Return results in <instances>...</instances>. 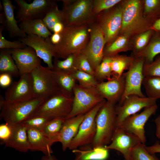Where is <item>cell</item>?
Here are the masks:
<instances>
[{"label":"cell","instance_id":"43","mask_svg":"<svg viewBox=\"0 0 160 160\" xmlns=\"http://www.w3.org/2000/svg\"><path fill=\"white\" fill-rule=\"evenodd\" d=\"M4 27L2 25L0 26V49H21L27 46L20 41H11L6 39L2 35V31Z\"/></svg>","mask_w":160,"mask_h":160},{"label":"cell","instance_id":"12","mask_svg":"<svg viewBox=\"0 0 160 160\" xmlns=\"http://www.w3.org/2000/svg\"><path fill=\"white\" fill-rule=\"evenodd\" d=\"M18 7L16 18L18 22L42 19L50 9L56 4L53 0H34L28 3L24 0H15Z\"/></svg>","mask_w":160,"mask_h":160},{"label":"cell","instance_id":"33","mask_svg":"<svg viewBox=\"0 0 160 160\" xmlns=\"http://www.w3.org/2000/svg\"><path fill=\"white\" fill-rule=\"evenodd\" d=\"M76 55H71L63 60L55 58L52 70L72 74L77 70L76 67Z\"/></svg>","mask_w":160,"mask_h":160},{"label":"cell","instance_id":"16","mask_svg":"<svg viewBox=\"0 0 160 160\" xmlns=\"http://www.w3.org/2000/svg\"><path fill=\"white\" fill-rule=\"evenodd\" d=\"M140 143L141 141L136 135L117 127L111 143L105 148L118 151L123 155L124 160H131L132 149Z\"/></svg>","mask_w":160,"mask_h":160},{"label":"cell","instance_id":"42","mask_svg":"<svg viewBox=\"0 0 160 160\" xmlns=\"http://www.w3.org/2000/svg\"><path fill=\"white\" fill-rule=\"evenodd\" d=\"M144 76H160V56L150 63L144 64L143 68Z\"/></svg>","mask_w":160,"mask_h":160},{"label":"cell","instance_id":"26","mask_svg":"<svg viewBox=\"0 0 160 160\" xmlns=\"http://www.w3.org/2000/svg\"><path fill=\"white\" fill-rule=\"evenodd\" d=\"M19 26L27 35H34L46 38L52 35L42 19L23 21Z\"/></svg>","mask_w":160,"mask_h":160},{"label":"cell","instance_id":"20","mask_svg":"<svg viewBox=\"0 0 160 160\" xmlns=\"http://www.w3.org/2000/svg\"><path fill=\"white\" fill-rule=\"evenodd\" d=\"M19 80L12 82L5 92V100L12 102L28 100L34 97L30 73L20 75Z\"/></svg>","mask_w":160,"mask_h":160},{"label":"cell","instance_id":"4","mask_svg":"<svg viewBox=\"0 0 160 160\" xmlns=\"http://www.w3.org/2000/svg\"><path fill=\"white\" fill-rule=\"evenodd\" d=\"M44 100L36 98L15 102L5 100L0 108V117L10 125L20 123L33 116Z\"/></svg>","mask_w":160,"mask_h":160},{"label":"cell","instance_id":"34","mask_svg":"<svg viewBox=\"0 0 160 160\" xmlns=\"http://www.w3.org/2000/svg\"><path fill=\"white\" fill-rule=\"evenodd\" d=\"M111 57H104L102 62L95 71L94 76L99 82L110 79L113 76L111 66Z\"/></svg>","mask_w":160,"mask_h":160},{"label":"cell","instance_id":"17","mask_svg":"<svg viewBox=\"0 0 160 160\" xmlns=\"http://www.w3.org/2000/svg\"><path fill=\"white\" fill-rule=\"evenodd\" d=\"M97 23L101 29L106 43L114 39L121 31L122 23V7H116L100 17Z\"/></svg>","mask_w":160,"mask_h":160},{"label":"cell","instance_id":"47","mask_svg":"<svg viewBox=\"0 0 160 160\" xmlns=\"http://www.w3.org/2000/svg\"><path fill=\"white\" fill-rule=\"evenodd\" d=\"M12 83V76L11 75L6 73H0V85L1 87H8Z\"/></svg>","mask_w":160,"mask_h":160},{"label":"cell","instance_id":"11","mask_svg":"<svg viewBox=\"0 0 160 160\" xmlns=\"http://www.w3.org/2000/svg\"><path fill=\"white\" fill-rule=\"evenodd\" d=\"M89 39L81 52L87 57L94 71L104 58L106 43L103 34L97 23H92L89 27Z\"/></svg>","mask_w":160,"mask_h":160},{"label":"cell","instance_id":"7","mask_svg":"<svg viewBox=\"0 0 160 160\" xmlns=\"http://www.w3.org/2000/svg\"><path fill=\"white\" fill-rule=\"evenodd\" d=\"M149 26L143 17L141 4L139 0L125 2L122 7V23L121 32L128 37L142 31Z\"/></svg>","mask_w":160,"mask_h":160},{"label":"cell","instance_id":"39","mask_svg":"<svg viewBox=\"0 0 160 160\" xmlns=\"http://www.w3.org/2000/svg\"><path fill=\"white\" fill-rule=\"evenodd\" d=\"M50 120L44 116L39 115L33 116L21 122L28 129L43 130Z\"/></svg>","mask_w":160,"mask_h":160},{"label":"cell","instance_id":"2","mask_svg":"<svg viewBox=\"0 0 160 160\" xmlns=\"http://www.w3.org/2000/svg\"><path fill=\"white\" fill-rule=\"evenodd\" d=\"M115 105L107 101L95 118L96 133L91 145L94 147H105L111 143L117 127Z\"/></svg>","mask_w":160,"mask_h":160},{"label":"cell","instance_id":"22","mask_svg":"<svg viewBox=\"0 0 160 160\" xmlns=\"http://www.w3.org/2000/svg\"><path fill=\"white\" fill-rule=\"evenodd\" d=\"M10 126L11 133L9 138L4 143L5 146L13 148L20 152H28L30 150V147L27 128L21 123Z\"/></svg>","mask_w":160,"mask_h":160},{"label":"cell","instance_id":"46","mask_svg":"<svg viewBox=\"0 0 160 160\" xmlns=\"http://www.w3.org/2000/svg\"><path fill=\"white\" fill-rule=\"evenodd\" d=\"M11 133V128L10 125L6 123L0 126V139L4 143L9 137Z\"/></svg>","mask_w":160,"mask_h":160},{"label":"cell","instance_id":"44","mask_svg":"<svg viewBox=\"0 0 160 160\" xmlns=\"http://www.w3.org/2000/svg\"><path fill=\"white\" fill-rule=\"evenodd\" d=\"M152 29H149L140 34L135 40V48L137 53L143 50L148 43L149 39L154 32Z\"/></svg>","mask_w":160,"mask_h":160},{"label":"cell","instance_id":"28","mask_svg":"<svg viewBox=\"0 0 160 160\" xmlns=\"http://www.w3.org/2000/svg\"><path fill=\"white\" fill-rule=\"evenodd\" d=\"M0 73L12 76L19 75L18 69L9 49H0Z\"/></svg>","mask_w":160,"mask_h":160},{"label":"cell","instance_id":"50","mask_svg":"<svg viewBox=\"0 0 160 160\" xmlns=\"http://www.w3.org/2000/svg\"><path fill=\"white\" fill-rule=\"evenodd\" d=\"M65 25L62 22H59L57 23L54 26L53 29L54 33H61L63 31Z\"/></svg>","mask_w":160,"mask_h":160},{"label":"cell","instance_id":"52","mask_svg":"<svg viewBox=\"0 0 160 160\" xmlns=\"http://www.w3.org/2000/svg\"><path fill=\"white\" fill-rule=\"evenodd\" d=\"M158 32H160V18L156 19L153 24L152 29Z\"/></svg>","mask_w":160,"mask_h":160},{"label":"cell","instance_id":"24","mask_svg":"<svg viewBox=\"0 0 160 160\" xmlns=\"http://www.w3.org/2000/svg\"><path fill=\"white\" fill-rule=\"evenodd\" d=\"M84 116L85 114L80 115L65 119L60 135L59 142L62 144L63 151L68 148L72 140L77 134Z\"/></svg>","mask_w":160,"mask_h":160},{"label":"cell","instance_id":"9","mask_svg":"<svg viewBox=\"0 0 160 160\" xmlns=\"http://www.w3.org/2000/svg\"><path fill=\"white\" fill-rule=\"evenodd\" d=\"M106 101L105 100L99 103L85 114L77 134L69 145V149L73 151L81 146L92 144L96 133V116Z\"/></svg>","mask_w":160,"mask_h":160},{"label":"cell","instance_id":"23","mask_svg":"<svg viewBox=\"0 0 160 160\" xmlns=\"http://www.w3.org/2000/svg\"><path fill=\"white\" fill-rule=\"evenodd\" d=\"M27 134L30 150L40 151L45 155L53 153L51 147L54 143L42 130L28 129Z\"/></svg>","mask_w":160,"mask_h":160},{"label":"cell","instance_id":"5","mask_svg":"<svg viewBox=\"0 0 160 160\" xmlns=\"http://www.w3.org/2000/svg\"><path fill=\"white\" fill-rule=\"evenodd\" d=\"M73 100V94L58 90L44 100L33 116H42L50 120L59 117L65 118L72 109Z\"/></svg>","mask_w":160,"mask_h":160},{"label":"cell","instance_id":"30","mask_svg":"<svg viewBox=\"0 0 160 160\" xmlns=\"http://www.w3.org/2000/svg\"><path fill=\"white\" fill-rule=\"evenodd\" d=\"M111 57V66L113 76H121L124 71L128 69L133 60V58L117 55Z\"/></svg>","mask_w":160,"mask_h":160},{"label":"cell","instance_id":"29","mask_svg":"<svg viewBox=\"0 0 160 160\" xmlns=\"http://www.w3.org/2000/svg\"><path fill=\"white\" fill-rule=\"evenodd\" d=\"M155 34L147 46L136 54V57H142L144 58L145 63H151L156 56L160 54V33L158 32Z\"/></svg>","mask_w":160,"mask_h":160},{"label":"cell","instance_id":"8","mask_svg":"<svg viewBox=\"0 0 160 160\" xmlns=\"http://www.w3.org/2000/svg\"><path fill=\"white\" fill-rule=\"evenodd\" d=\"M30 74L34 97L44 100L58 91L51 69L47 67H44L41 65Z\"/></svg>","mask_w":160,"mask_h":160},{"label":"cell","instance_id":"45","mask_svg":"<svg viewBox=\"0 0 160 160\" xmlns=\"http://www.w3.org/2000/svg\"><path fill=\"white\" fill-rule=\"evenodd\" d=\"M144 12L155 17L160 14V0H146L145 1Z\"/></svg>","mask_w":160,"mask_h":160},{"label":"cell","instance_id":"19","mask_svg":"<svg viewBox=\"0 0 160 160\" xmlns=\"http://www.w3.org/2000/svg\"><path fill=\"white\" fill-rule=\"evenodd\" d=\"M125 83L124 73L120 77L113 76L106 81L99 82L96 87L106 101L116 105L124 94Z\"/></svg>","mask_w":160,"mask_h":160},{"label":"cell","instance_id":"21","mask_svg":"<svg viewBox=\"0 0 160 160\" xmlns=\"http://www.w3.org/2000/svg\"><path fill=\"white\" fill-rule=\"evenodd\" d=\"M0 5V23L6 28L10 37L20 39L25 37L27 35L18 25L14 15L16 6L10 0H2Z\"/></svg>","mask_w":160,"mask_h":160},{"label":"cell","instance_id":"6","mask_svg":"<svg viewBox=\"0 0 160 160\" xmlns=\"http://www.w3.org/2000/svg\"><path fill=\"white\" fill-rule=\"evenodd\" d=\"M73 94L72 108L65 119L85 114L98 104L106 100L96 87H85L76 84L73 88Z\"/></svg>","mask_w":160,"mask_h":160},{"label":"cell","instance_id":"15","mask_svg":"<svg viewBox=\"0 0 160 160\" xmlns=\"http://www.w3.org/2000/svg\"><path fill=\"white\" fill-rule=\"evenodd\" d=\"M20 41L25 46L33 48L38 57L47 64L48 67L52 69V58L56 57V53L54 45L51 43L49 37L44 38L36 35H28Z\"/></svg>","mask_w":160,"mask_h":160},{"label":"cell","instance_id":"3","mask_svg":"<svg viewBox=\"0 0 160 160\" xmlns=\"http://www.w3.org/2000/svg\"><path fill=\"white\" fill-rule=\"evenodd\" d=\"M61 10L65 26L89 25L94 23L93 0H63Z\"/></svg>","mask_w":160,"mask_h":160},{"label":"cell","instance_id":"27","mask_svg":"<svg viewBox=\"0 0 160 160\" xmlns=\"http://www.w3.org/2000/svg\"><path fill=\"white\" fill-rule=\"evenodd\" d=\"M58 90L64 93L73 94V88L77 81L70 74L51 70Z\"/></svg>","mask_w":160,"mask_h":160},{"label":"cell","instance_id":"40","mask_svg":"<svg viewBox=\"0 0 160 160\" xmlns=\"http://www.w3.org/2000/svg\"><path fill=\"white\" fill-rule=\"evenodd\" d=\"M121 1L120 0H93V14L95 16L102 11L112 8Z\"/></svg>","mask_w":160,"mask_h":160},{"label":"cell","instance_id":"37","mask_svg":"<svg viewBox=\"0 0 160 160\" xmlns=\"http://www.w3.org/2000/svg\"><path fill=\"white\" fill-rule=\"evenodd\" d=\"M71 75L79 83V84L85 87H96L99 83L94 75L76 70Z\"/></svg>","mask_w":160,"mask_h":160},{"label":"cell","instance_id":"14","mask_svg":"<svg viewBox=\"0 0 160 160\" xmlns=\"http://www.w3.org/2000/svg\"><path fill=\"white\" fill-rule=\"evenodd\" d=\"M157 100L147 96L142 97L131 95L127 97L121 105H115L117 127L127 117L137 113L142 109L156 105Z\"/></svg>","mask_w":160,"mask_h":160},{"label":"cell","instance_id":"1","mask_svg":"<svg viewBox=\"0 0 160 160\" xmlns=\"http://www.w3.org/2000/svg\"><path fill=\"white\" fill-rule=\"evenodd\" d=\"M88 25L65 26L60 33V42L54 45L55 58L64 59L71 55L81 52L89 41L90 29Z\"/></svg>","mask_w":160,"mask_h":160},{"label":"cell","instance_id":"25","mask_svg":"<svg viewBox=\"0 0 160 160\" xmlns=\"http://www.w3.org/2000/svg\"><path fill=\"white\" fill-rule=\"evenodd\" d=\"M90 144L73 150L75 155L74 160H105L107 159L108 150L104 147H94Z\"/></svg>","mask_w":160,"mask_h":160},{"label":"cell","instance_id":"35","mask_svg":"<svg viewBox=\"0 0 160 160\" xmlns=\"http://www.w3.org/2000/svg\"><path fill=\"white\" fill-rule=\"evenodd\" d=\"M42 20L51 32H52L54 27L57 23L63 22L61 11L58 9L57 4L50 9Z\"/></svg>","mask_w":160,"mask_h":160},{"label":"cell","instance_id":"49","mask_svg":"<svg viewBox=\"0 0 160 160\" xmlns=\"http://www.w3.org/2000/svg\"><path fill=\"white\" fill-rule=\"evenodd\" d=\"M60 33H54L49 37L51 43L54 45L58 44L61 40Z\"/></svg>","mask_w":160,"mask_h":160},{"label":"cell","instance_id":"36","mask_svg":"<svg viewBox=\"0 0 160 160\" xmlns=\"http://www.w3.org/2000/svg\"><path fill=\"white\" fill-rule=\"evenodd\" d=\"M128 37L123 35L118 38L104 50V57H112L117 55L125 47Z\"/></svg>","mask_w":160,"mask_h":160},{"label":"cell","instance_id":"48","mask_svg":"<svg viewBox=\"0 0 160 160\" xmlns=\"http://www.w3.org/2000/svg\"><path fill=\"white\" fill-rule=\"evenodd\" d=\"M145 147L147 151L151 154L160 153V143L158 141H156L152 145L149 146H145Z\"/></svg>","mask_w":160,"mask_h":160},{"label":"cell","instance_id":"10","mask_svg":"<svg viewBox=\"0 0 160 160\" xmlns=\"http://www.w3.org/2000/svg\"><path fill=\"white\" fill-rule=\"evenodd\" d=\"M145 63V60L143 58L135 57L133 58L128 71L124 73L125 90L118 105H121L125 99L130 95H136L142 97H146L143 93L141 88L144 77L143 68Z\"/></svg>","mask_w":160,"mask_h":160},{"label":"cell","instance_id":"18","mask_svg":"<svg viewBox=\"0 0 160 160\" xmlns=\"http://www.w3.org/2000/svg\"><path fill=\"white\" fill-rule=\"evenodd\" d=\"M9 51L18 69L19 75L30 73L41 65L40 58L31 47L10 49Z\"/></svg>","mask_w":160,"mask_h":160},{"label":"cell","instance_id":"51","mask_svg":"<svg viewBox=\"0 0 160 160\" xmlns=\"http://www.w3.org/2000/svg\"><path fill=\"white\" fill-rule=\"evenodd\" d=\"M154 122L156 126V135L160 140V115L155 118Z\"/></svg>","mask_w":160,"mask_h":160},{"label":"cell","instance_id":"31","mask_svg":"<svg viewBox=\"0 0 160 160\" xmlns=\"http://www.w3.org/2000/svg\"><path fill=\"white\" fill-rule=\"evenodd\" d=\"M142 85L147 97L156 100L160 99V76H145Z\"/></svg>","mask_w":160,"mask_h":160},{"label":"cell","instance_id":"41","mask_svg":"<svg viewBox=\"0 0 160 160\" xmlns=\"http://www.w3.org/2000/svg\"><path fill=\"white\" fill-rule=\"evenodd\" d=\"M76 67L77 70L84 71L94 75L95 71L86 56L82 53L76 55Z\"/></svg>","mask_w":160,"mask_h":160},{"label":"cell","instance_id":"13","mask_svg":"<svg viewBox=\"0 0 160 160\" xmlns=\"http://www.w3.org/2000/svg\"><path fill=\"white\" fill-rule=\"evenodd\" d=\"M158 108L157 104L146 108L140 113H137L127 117L117 127L135 135L141 143L145 144L146 141L145 124L150 118L156 113Z\"/></svg>","mask_w":160,"mask_h":160},{"label":"cell","instance_id":"32","mask_svg":"<svg viewBox=\"0 0 160 160\" xmlns=\"http://www.w3.org/2000/svg\"><path fill=\"white\" fill-rule=\"evenodd\" d=\"M65 119L59 117L50 120L42 130L54 143L60 141V133Z\"/></svg>","mask_w":160,"mask_h":160},{"label":"cell","instance_id":"53","mask_svg":"<svg viewBox=\"0 0 160 160\" xmlns=\"http://www.w3.org/2000/svg\"><path fill=\"white\" fill-rule=\"evenodd\" d=\"M41 160H57L56 157L52 154L45 155L42 157Z\"/></svg>","mask_w":160,"mask_h":160},{"label":"cell","instance_id":"38","mask_svg":"<svg viewBox=\"0 0 160 160\" xmlns=\"http://www.w3.org/2000/svg\"><path fill=\"white\" fill-rule=\"evenodd\" d=\"M145 146L142 143L135 145L131 151V160H160L155 154L149 153Z\"/></svg>","mask_w":160,"mask_h":160}]
</instances>
